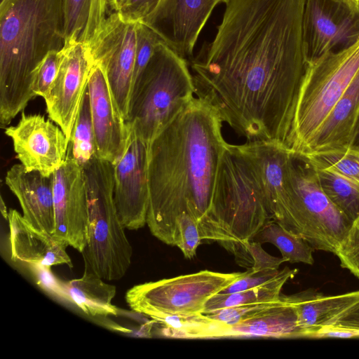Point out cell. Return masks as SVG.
Segmentation results:
<instances>
[{"instance_id":"6da1fadb","label":"cell","mask_w":359,"mask_h":359,"mask_svg":"<svg viewBox=\"0 0 359 359\" xmlns=\"http://www.w3.org/2000/svg\"><path fill=\"white\" fill-rule=\"evenodd\" d=\"M305 0H229L191 62L195 94L248 141L285 143L308 65Z\"/></svg>"},{"instance_id":"7a4b0ae2","label":"cell","mask_w":359,"mask_h":359,"mask_svg":"<svg viewBox=\"0 0 359 359\" xmlns=\"http://www.w3.org/2000/svg\"><path fill=\"white\" fill-rule=\"evenodd\" d=\"M222 120L208 102L194 97L151 141L148 154L147 224L175 246V222L193 217L202 240L219 242L212 208L220 158L227 142Z\"/></svg>"},{"instance_id":"3957f363","label":"cell","mask_w":359,"mask_h":359,"mask_svg":"<svg viewBox=\"0 0 359 359\" xmlns=\"http://www.w3.org/2000/svg\"><path fill=\"white\" fill-rule=\"evenodd\" d=\"M65 29V0H1V126H8L36 97L35 71L48 53L64 48Z\"/></svg>"},{"instance_id":"277c9868","label":"cell","mask_w":359,"mask_h":359,"mask_svg":"<svg viewBox=\"0 0 359 359\" xmlns=\"http://www.w3.org/2000/svg\"><path fill=\"white\" fill-rule=\"evenodd\" d=\"M212 217L218 243L226 250L251 241L272 219L262 182L241 144L226 143L220 158Z\"/></svg>"},{"instance_id":"5b68a950","label":"cell","mask_w":359,"mask_h":359,"mask_svg":"<svg viewBox=\"0 0 359 359\" xmlns=\"http://www.w3.org/2000/svg\"><path fill=\"white\" fill-rule=\"evenodd\" d=\"M187 60L164 42L133 86L128 123L149 146L155 137L194 98Z\"/></svg>"},{"instance_id":"8992f818","label":"cell","mask_w":359,"mask_h":359,"mask_svg":"<svg viewBox=\"0 0 359 359\" xmlns=\"http://www.w3.org/2000/svg\"><path fill=\"white\" fill-rule=\"evenodd\" d=\"M285 196L273 221L314 250L335 254L352 223L323 191L316 170L292 151Z\"/></svg>"},{"instance_id":"52a82bcc","label":"cell","mask_w":359,"mask_h":359,"mask_svg":"<svg viewBox=\"0 0 359 359\" xmlns=\"http://www.w3.org/2000/svg\"><path fill=\"white\" fill-rule=\"evenodd\" d=\"M83 171L88 210L85 267L105 280H117L129 269L133 248L114 201L113 164L97 157Z\"/></svg>"},{"instance_id":"ba28073f","label":"cell","mask_w":359,"mask_h":359,"mask_svg":"<svg viewBox=\"0 0 359 359\" xmlns=\"http://www.w3.org/2000/svg\"><path fill=\"white\" fill-rule=\"evenodd\" d=\"M359 73V41L308 62L285 144L295 154L310 151L332 109Z\"/></svg>"},{"instance_id":"9c48e42d","label":"cell","mask_w":359,"mask_h":359,"mask_svg":"<svg viewBox=\"0 0 359 359\" xmlns=\"http://www.w3.org/2000/svg\"><path fill=\"white\" fill-rule=\"evenodd\" d=\"M241 274L203 270L134 285L126 292L125 298L133 311L147 317L201 313L210 297Z\"/></svg>"},{"instance_id":"30bf717a","label":"cell","mask_w":359,"mask_h":359,"mask_svg":"<svg viewBox=\"0 0 359 359\" xmlns=\"http://www.w3.org/2000/svg\"><path fill=\"white\" fill-rule=\"evenodd\" d=\"M136 22L109 13L88 46L94 62L103 69L117 107L128 121L136 55Z\"/></svg>"},{"instance_id":"8fae6325","label":"cell","mask_w":359,"mask_h":359,"mask_svg":"<svg viewBox=\"0 0 359 359\" xmlns=\"http://www.w3.org/2000/svg\"><path fill=\"white\" fill-rule=\"evenodd\" d=\"M303 40L308 62L359 41L358 0H305Z\"/></svg>"},{"instance_id":"7c38bea8","label":"cell","mask_w":359,"mask_h":359,"mask_svg":"<svg viewBox=\"0 0 359 359\" xmlns=\"http://www.w3.org/2000/svg\"><path fill=\"white\" fill-rule=\"evenodd\" d=\"M129 128L126 149L113 164L114 196L122 225L126 229L137 230L147 224L149 145L130 124Z\"/></svg>"},{"instance_id":"4fadbf2b","label":"cell","mask_w":359,"mask_h":359,"mask_svg":"<svg viewBox=\"0 0 359 359\" xmlns=\"http://www.w3.org/2000/svg\"><path fill=\"white\" fill-rule=\"evenodd\" d=\"M20 163L29 171L50 176L65 163L69 140L62 130L41 114L22 113L15 126L5 128Z\"/></svg>"},{"instance_id":"5bb4252c","label":"cell","mask_w":359,"mask_h":359,"mask_svg":"<svg viewBox=\"0 0 359 359\" xmlns=\"http://www.w3.org/2000/svg\"><path fill=\"white\" fill-rule=\"evenodd\" d=\"M63 51L58 74L43 99L50 119L69 141L94 62L88 46L81 41L65 44Z\"/></svg>"},{"instance_id":"9a60e30c","label":"cell","mask_w":359,"mask_h":359,"mask_svg":"<svg viewBox=\"0 0 359 359\" xmlns=\"http://www.w3.org/2000/svg\"><path fill=\"white\" fill-rule=\"evenodd\" d=\"M54 236L82 253L88 242V210L81 167L68 154L53 173Z\"/></svg>"},{"instance_id":"2e32d148","label":"cell","mask_w":359,"mask_h":359,"mask_svg":"<svg viewBox=\"0 0 359 359\" xmlns=\"http://www.w3.org/2000/svg\"><path fill=\"white\" fill-rule=\"evenodd\" d=\"M229 0H161L142 22L182 58L192 56L198 37L214 8Z\"/></svg>"},{"instance_id":"e0dca14e","label":"cell","mask_w":359,"mask_h":359,"mask_svg":"<svg viewBox=\"0 0 359 359\" xmlns=\"http://www.w3.org/2000/svg\"><path fill=\"white\" fill-rule=\"evenodd\" d=\"M88 90L98 157L114 164L126 149L129 124L121 114L102 67L94 62Z\"/></svg>"},{"instance_id":"ac0fdd59","label":"cell","mask_w":359,"mask_h":359,"mask_svg":"<svg viewBox=\"0 0 359 359\" xmlns=\"http://www.w3.org/2000/svg\"><path fill=\"white\" fill-rule=\"evenodd\" d=\"M5 182L18 198L24 218L35 229L54 235L53 175L29 171L18 163L7 171Z\"/></svg>"},{"instance_id":"d6986e66","label":"cell","mask_w":359,"mask_h":359,"mask_svg":"<svg viewBox=\"0 0 359 359\" xmlns=\"http://www.w3.org/2000/svg\"><path fill=\"white\" fill-rule=\"evenodd\" d=\"M9 242L11 259L29 265L73 267L66 243L53 235L33 227L18 211L8 210Z\"/></svg>"},{"instance_id":"ffe728a7","label":"cell","mask_w":359,"mask_h":359,"mask_svg":"<svg viewBox=\"0 0 359 359\" xmlns=\"http://www.w3.org/2000/svg\"><path fill=\"white\" fill-rule=\"evenodd\" d=\"M262 182L272 219L285 196L287 168L292 151L283 142L255 140L241 144Z\"/></svg>"},{"instance_id":"44dd1931","label":"cell","mask_w":359,"mask_h":359,"mask_svg":"<svg viewBox=\"0 0 359 359\" xmlns=\"http://www.w3.org/2000/svg\"><path fill=\"white\" fill-rule=\"evenodd\" d=\"M282 297L295 309L306 337L313 338L323 328L332 326L339 317L359 303V290L324 295L307 290L291 295L282 294Z\"/></svg>"},{"instance_id":"7402d4cb","label":"cell","mask_w":359,"mask_h":359,"mask_svg":"<svg viewBox=\"0 0 359 359\" xmlns=\"http://www.w3.org/2000/svg\"><path fill=\"white\" fill-rule=\"evenodd\" d=\"M358 117L359 73L332 109L309 152L351 145Z\"/></svg>"},{"instance_id":"603a6c76","label":"cell","mask_w":359,"mask_h":359,"mask_svg":"<svg viewBox=\"0 0 359 359\" xmlns=\"http://www.w3.org/2000/svg\"><path fill=\"white\" fill-rule=\"evenodd\" d=\"M283 302L245 320L230 325L226 337H306L295 309Z\"/></svg>"},{"instance_id":"cb8c5ba5","label":"cell","mask_w":359,"mask_h":359,"mask_svg":"<svg viewBox=\"0 0 359 359\" xmlns=\"http://www.w3.org/2000/svg\"><path fill=\"white\" fill-rule=\"evenodd\" d=\"M104 280L85 267L81 277L62 283L65 299L90 316H116L118 309L112 304L116 289Z\"/></svg>"},{"instance_id":"d4e9b609","label":"cell","mask_w":359,"mask_h":359,"mask_svg":"<svg viewBox=\"0 0 359 359\" xmlns=\"http://www.w3.org/2000/svg\"><path fill=\"white\" fill-rule=\"evenodd\" d=\"M163 326L168 337L210 339L226 337L230 325L213 320L203 313L186 315L155 314L150 317Z\"/></svg>"},{"instance_id":"484cf974","label":"cell","mask_w":359,"mask_h":359,"mask_svg":"<svg viewBox=\"0 0 359 359\" xmlns=\"http://www.w3.org/2000/svg\"><path fill=\"white\" fill-rule=\"evenodd\" d=\"M297 272V269L285 267L279 276L261 286L230 294L217 293L206 302L202 313L235 306L278 301L280 299L285 283Z\"/></svg>"},{"instance_id":"4316f807","label":"cell","mask_w":359,"mask_h":359,"mask_svg":"<svg viewBox=\"0 0 359 359\" xmlns=\"http://www.w3.org/2000/svg\"><path fill=\"white\" fill-rule=\"evenodd\" d=\"M251 241L274 245L286 262L310 265L314 262V249L304 239L288 231L273 219L265 223Z\"/></svg>"},{"instance_id":"83f0119b","label":"cell","mask_w":359,"mask_h":359,"mask_svg":"<svg viewBox=\"0 0 359 359\" xmlns=\"http://www.w3.org/2000/svg\"><path fill=\"white\" fill-rule=\"evenodd\" d=\"M67 154L82 169L98 157L88 88L69 141Z\"/></svg>"},{"instance_id":"f1b7e54d","label":"cell","mask_w":359,"mask_h":359,"mask_svg":"<svg viewBox=\"0 0 359 359\" xmlns=\"http://www.w3.org/2000/svg\"><path fill=\"white\" fill-rule=\"evenodd\" d=\"M299 155L316 170L332 171L359 184L358 146L347 145Z\"/></svg>"},{"instance_id":"f546056e","label":"cell","mask_w":359,"mask_h":359,"mask_svg":"<svg viewBox=\"0 0 359 359\" xmlns=\"http://www.w3.org/2000/svg\"><path fill=\"white\" fill-rule=\"evenodd\" d=\"M316 171L320 186L327 196L353 222L359 215V184L332 171Z\"/></svg>"},{"instance_id":"4dcf8cb0","label":"cell","mask_w":359,"mask_h":359,"mask_svg":"<svg viewBox=\"0 0 359 359\" xmlns=\"http://www.w3.org/2000/svg\"><path fill=\"white\" fill-rule=\"evenodd\" d=\"M227 250L235 255L239 265L255 271L278 269L286 262L282 257L269 255L260 243L254 241L234 243Z\"/></svg>"},{"instance_id":"1f68e13d","label":"cell","mask_w":359,"mask_h":359,"mask_svg":"<svg viewBox=\"0 0 359 359\" xmlns=\"http://www.w3.org/2000/svg\"><path fill=\"white\" fill-rule=\"evenodd\" d=\"M91 4L92 0H65V44L81 41L88 23Z\"/></svg>"},{"instance_id":"d6a6232c","label":"cell","mask_w":359,"mask_h":359,"mask_svg":"<svg viewBox=\"0 0 359 359\" xmlns=\"http://www.w3.org/2000/svg\"><path fill=\"white\" fill-rule=\"evenodd\" d=\"M202 241L195 219L187 213L180 215L175 222V246L180 249L186 258L192 259Z\"/></svg>"},{"instance_id":"836d02e7","label":"cell","mask_w":359,"mask_h":359,"mask_svg":"<svg viewBox=\"0 0 359 359\" xmlns=\"http://www.w3.org/2000/svg\"><path fill=\"white\" fill-rule=\"evenodd\" d=\"M136 35L137 44L133 88L149 63L156 46L163 42L156 32L141 21L136 22Z\"/></svg>"},{"instance_id":"e575fe53","label":"cell","mask_w":359,"mask_h":359,"mask_svg":"<svg viewBox=\"0 0 359 359\" xmlns=\"http://www.w3.org/2000/svg\"><path fill=\"white\" fill-rule=\"evenodd\" d=\"M283 302V300L280 296V299L275 302L235 306L203 313L213 320L233 325L239 322L251 318Z\"/></svg>"},{"instance_id":"d590c367","label":"cell","mask_w":359,"mask_h":359,"mask_svg":"<svg viewBox=\"0 0 359 359\" xmlns=\"http://www.w3.org/2000/svg\"><path fill=\"white\" fill-rule=\"evenodd\" d=\"M63 48L48 53L35 71L32 90L36 96L44 98L58 74L63 57Z\"/></svg>"},{"instance_id":"8d00e7d4","label":"cell","mask_w":359,"mask_h":359,"mask_svg":"<svg viewBox=\"0 0 359 359\" xmlns=\"http://www.w3.org/2000/svg\"><path fill=\"white\" fill-rule=\"evenodd\" d=\"M335 255L341 266L359 278V215L352 222Z\"/></svg>"},{"instance_id":"74e56055","label":"cell","mask_w":359,"mask_h":359,"mask_svg":"<svg viewBox=\"0 0 359 359\" xmlns=\"http://www.w3.org/2000/svg\"><path fill=\"white\" fill-rule=\"evenodd\" d=\"M282 270L252 271L248 269L241 273L230 285L222 289L219 293L230 294L252 289L264 285L280 275Z\"/></svg>"},{"instance_id":"f35d334b","label":"cell","mask_w":359,"mask_h":359,"mask_svg":"<svg viewBox=\"0 0 359 359\" xmlns=\"http://www.w3.org/2000/svg\"><path fill=\"white\" fill-rule=\"evenodd\" d=\"M161 0H123L117 13L126 21H142L156 8Z\"/></svg>"},{"instance_id":"ab89813d","label":"cell","mask_w":359,"mask_h":359,"mask_svg":"<svg viewBox=\"0 0 359 359\" xmlns=\"http://www.w3.org/2000/svg\"><path fill=\"white\" fill-rule=\"evenodd\" d=\"M34 275L37 284L44 290L65 299L62 282H60L53 276L50 267L39 265H29Z\"/></svg>"},{"instance_id":"60d3db41","label":"cell","mask_w":359,"mask_h":359,"mask_svg":"<svg viewBox=\"0 0 359 359\" xmlns=\"http://www.w3.org/2000/svg\"><path fill=\"white\" fill-rule=\"evenodd\" d=\"M359 337V330L339 327H327L318 331L313 338H352Z\"/></svg>"},{"instance_id":"b9f144b4","label":"cell","mask_w":359,"mask_h":359,"mask_svg":"<svg viewBox=\"0 0 359 359\" xmlns=\"http://www.w3.org/2000/svg\"><path fill=\"white\" fill-rule=\"evenodd\" d=\"M332 326L359 330V303L339 317Z\"/></svg>"},{"instance_id":"7bdbcfd3","label":"cell","mask_w":359,"mask_h":359,"mask_svg":"<svg viewBox=\"0 0 359 359\" xmlns=\"http://www.w3.org/2000/svg\"><path fill=\"white\" fill-rule=\"evenodd\" d=\"M123 0H106V6L108 15L113 12H117Z\"/></svg>"},{"instance_id":"ee69618b","label":"cell","mask_w":359,"mask_h":359,"mask_svg":"<svg viewBox=\"0 0 359 359\" xmlns=\"http://www.w3.org/2000/svg\"><path fill=\"white\" fill-rule=\"evenodd\" d=\"M351 145L359 147V117L355 127L353 139Z\"/></svg>"},{"instance_id":"f6af8a7d","label":"cell","mask_w":359,"mask_h":359,"mask_svg":"<svg viewBox=\"0 0 359 359\" xmlns=\"http://www.w3.org/2000/svg\"><path fill=\"white\" fill-rule=\"evenodd\" d=\"M0 209H1V214H2L3 217H4V219H7L8 215V211L7 210L6 206L5 205V203H4L2 197L1 198Z\"/></svg>"},{"instance_id":"bcb514c9","label":"cell","mask_w":359,"mask_h":359,"mask_svg":"<svg viewBox=\"0 0 359 359\" xmlns=\"http://www.w3.org/2000/svg\"><path fill=\"white\" fill-rule=\"evenodd\" d=\"M359 1V0H358Z\"/></svg>"}]
</instances>
